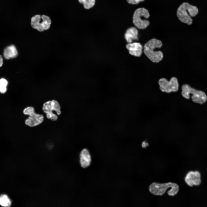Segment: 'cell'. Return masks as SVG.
<instances>
[{
	"mask_svg": "<svg viewBox=\"0 0 207 207\" xmlns=\"http://www.w3.org/2000/svg\"><path fill=\"white\" fill-rule=\"evenodd\" d=\"M150 14L147 10L144 8H140L134 12L133 16V24L139 29H144L149 25L148 20L145 19L148 18Z\"/></svg>",
	"mask_w": 207,
	"mask_h": 207,
	"instance_id": "5b68a950",
	"label": "cell"
},
{
	"mask_svg": "<svg viewBox=\"0 0 207 207\" xmlns=\"http://www.w3.org/2000/svg\"><path fill=\"white\" fill-rule=\"evenodd\" d=\"M185 181L189 186L199 185L201 182L200 174L197 171H190L185 177Z\"/></svg>",
	"mask_w": 207,
	"mask_h": 207,
	"instance_id": "9c48e42d",
	"label": "cell"
},
{
	"mask_svg": "<svg viewBox=\"0 0 207 207\" xmlns=\"http://www.w3.org/2000/svg\"><path fill=\"white\" fill-rule=\"evenodd\" d=\"M23 113L29 116L25 121L27 125L33 127L39 125L43 121L44 117L43 115L37 114L34 112V109L31 106L25 108L23 111Z\"/></svg>",
	"mask_w": 207,
	"mask_h": 207,
	"instance_id": "8992f818",
	"label": "cell"
},
{
	"mask_svg": "<svg viewBox=\"0 0 207 207\" xmlns=\"http://www.w3.org/2000/svg\"><path fill=\"white\" fill-rule=\"evenodd\" d=\"M127 49L129 50V53L131 55L140 57L142 53L143 47L139 42H133L128 43L126 45Z\"/></svg>",
	"mask_w": 207,
	"mask_h": 207,
	"instance_id": "30bf717a",
	"label": "cell"
},
{
	"mask_svg": "<svg viewBox=\"0 0 207 207\" xmlns=\"http://www.w3.org/2000/svg\"><path fill=\"white\" fill-rule=\"evenodd\" d=\"M8 84L7 80L5 78H1L0 79V92L5 93L7 91V87Z\"/></svg>",
	"mask_w": 207,
	"mask_h": 207,
	"instance_id": "ac0fdd59",
	"label": "cell"
},
{
	"mask_svg": "<svg viewBox=\"0 0 207 207\" xmlns=\"http://www.w3.org/2000/svg\"><path fill=\"white\" fill-rule=\"evenodd\" d=\"M138 32L137 28L134 27L127 29L124 34V38L128 43H133L138 40Z\"/></svg>",
	"mask_w": 207,
	"mask_h": 207,
	"instance_id": "7c38bea8",
	"label": "cell"
},
{
	"mask_svg": "<svg viewBox=\"0 0 207 207\" xmlns=\"http://www.w3.org/2000/svg\"><path fill=\"white\" fill-rule=\"evenodd\" d=\"M171 189L167 193L168 195L174 196L176 195L179 190V185L176 183L169 182L164 183H160L154 182L149 187V190L152 193L155 195H162L169 188Z\"/></svg>",
	"mask_w": 207,
	"mask_h": 207,
	"instance_id": "3957f363",
	"label": "cell"
},
{
	"mask_svg": "<svg viewBox=\"0 0 207 207\" xmlns=\"http://www.w3.org/2000/svg\"><path fill=\"white\" fill-rule=\"evenodd\" d=\"M41 19V16L40 15H36L31 18L30 22V25L32 28L40 32L44 30L41 25L40 21Z\"/></svg>",
	"mask_w": 207,
	"mask_h": 207,
	"instance_id": "5bb4252c",
	"label": "cell"
},
{
	"mask_svg": "<svg viewBox=\"0 0 207 207\" xmlns=\"http://www.w3.org/2000/svg\"><path fill=\"white\" fill-rule=\"evenodd\" d=\"M3 64V59L2 56L0 55V67H1Z\"/></svg>",
	"mask_w": 207,
	"mask_h": 207,
	"instance_id": "44dd1931",
	"label": "cell"
},
{
	"mask_svg": "<svg viewBox=\"0 0 207 207\" xmlns=\"http://www.w3.org/2000/svg\"><path fill=\"white\" fill-rule=\"evenodd\" d=\"M42 22H41V25L44 30H48L50 27L51 24V20L50 18L48 16L43 15L41 16Z\"/></svg>",
	"mask_w": 207,
	"mask_h": 207,
	"instance_id": "9a60e30c",
	"label": "cell"
},
{
	"mask_svg": "<svg viewBox=\"0 0 207 207\" xmlns=\"http://www.w3.org/2000/svg\"><path fill=\"white\" fill-rule=\"evenodd\" d=\"M91 161V156L89 151L84 148L81 151L79 155V162L81 166L86 168L90 166Z\"/></svg>",
	"mask_w": 207,
	"mask_h": 207,
	"instance_id": "8fae6325",
	"label": "cell"
},
{
	"mask_svg": "<svg viewBox=\"0 0 207 207\" xmlns=\"http://www.w3.org/2000/svg\"><path fill=\"white\" fill-rule=\"evenodd\" d=\"M148 143L145 141H144L143 142L142 146L143 147H145L148 145Z\"/></svg>",
	"mask_w": 207,
	"mask_h": 207,
	"instance_id": "ffe728a7",
	"label": "cell"
},
{
	"mask_svg": "<svg viewBox=\"0 0 207 207\" xmlns=\"http://www.w3.org/2000/svg\"><path fill=\"white\" fill-rule=\"evenodd\" d=\"M181 89V94L185 99H189L190 95L192 94V100L195 103L202 104L207 100V96L204 92L201 91L197 90L188 85L184 84L183 85Z\"/></svg>",
	"mask_w": 207,
	"mask_h": 207,
	"instance_id": "277c9868",
	"label": "cell"
},
{
	"mask_svg": "<svg viewBox=\"0 0 207 207\" xmlns=\"http://www.w3.org/2000/svg\"><path fill=\"white\" fill-rule=\"evenodd\" d=\"M161 91L163 92L170 93L177 91L179 89V84L177 79L172 77L169 80L165 78L160 79L158 82Z\"/></svg>",
	"mask_w": 207,
	"mask_h": 207,
	"instance_id": "52a82bcc",
	"label": "cell"
},
{
	"mask_svg": "<svg viewBox=\"0 0 207 207\" xmlns=\"http://www.w3.org/2000/svg\"><path fill=\"white\" fill-rule=\"evenodd\" d=\"M129 4L132 5L137 4L140 2L143 1L144 0H126Z\"/></svg>",
	"mask_w": 207,
	"mask_h": 207,
	"instance_id": "d6986e66",
	"label": "cell"
},
{
	"mask_svg": "<svg viewBox=\"0 0 207 207\" xmlns=\"http://www.w3.org/2000/svg\"><path fill=\"white\" fill-rule=\"evenodd\" d=\"M79 2L83 5L85 9H90L93 7L95 3V0H78Z\"/></svg>",
	"mask_w": 207,
	"mask_h": 207,
	"instance_id": "e0dca14e",
	"label": "cell"
},
{
	"mask_svg": "<svg viewBox=\"0 0 207 207\" xmlns=\"http://www.w3.org/2000/svg\"><path fill=\"white\" fill-rule=\"evenodd\" d=\"M198 12V9L197 7L188 3L185 2L178 8L177 14L181 22L189 25L191 24L193 22L191 17L195 16Z\"/></svg>",
	"mask_w": 207,
	"mask_h": 207,
	"instance_id": "7a4b0ae2",
	"label": "cell"
},
{
	"mask_svg": "<svg viewBox=\"0 0 207 207\" xmlns=\"http://www.w3.org/2000/svg\"><path fill=\"white\" fill-rule=\"evenodd\" d=\"M12 202L8 196L5 194L0 196V205L4 207H9L11 205Z\"/></svg>",
	"mask_w": 207,
	"mask_h": 207,
	"instance_id": "2e32d148",
	"label": "cell"
},
{
	"mask_svg": "<svg viewBox=\"0 0 207 207\" xmlns=\"http://www.w3.org/2000/svg\"><path fill=\"white\" fill-rule=\"evenodd\" d=\"M18 55L17 50L15 46L14 45L8 46L4 49L3 56L5 58L6 60L15 58Z\"/></svg>",
	"mask_w": 207,
	"mask_h": 207,
	"instance_id": "4fadbf2b",
	"label": "cell"
},
{
	"mask_svg": "<svg viewBox=\"0 0 207 207\" xmlns=\"http://www.w3.org/2000/svg\"><path fill=\"white\" fill-rule=\"evenodd\" d=\"M42 109L44 112L46 114L47 117L50 119H54L56 116V114L52 112L53 111H55L58 115H60L61 113L59 103L57 101L54 100L44 103Z\"/></svg>",
	"mask_w": 207,
	"mask_h": 207,
	"instance_id": "ba28073f",
	"label": "cell"
},
{
	"mask_svg": "<svg viewBox=\"0 0 207 207\" xmlns=\"http://www.w3.org/2000/svg\"><path fill=\"white\" fill-rule=\"evenodd\" d=\"M162 45V43L160 40L155 38L151 39L144 45V53L152 62H158L162 59L163 53L161 51H156L154 49L161 48Z\"/></svg>",
	"mask_w": 207,
	"mask_h": 207,
	"instance_id": "6da1fadb",
	"label": "cell"
}]
</instances>
